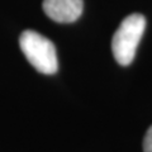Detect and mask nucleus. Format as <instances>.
Wrapping results in <instances>:
<instances>
[{
    "instance_id": "f257e3e1",
    "label": "nucleus",
    "mask_w": 152,
    "mask_h": 152,
    "mask_svg": "<svg viewBox=\"0 0 152 152\" xmlns=\"http://www.w3.org/2000/svg\"><path fill=\"white\" fill-rule=\"evenodd\" d=\"M19 46L28 62L38 72L51 75L58 69L55 45L38 32L32 29L24 31L19 37Z\"/></svg>"
},
{
    "instance_id": "f03ea898",
    "label": "nucleus",
    "mask_w": 152,
    "mask_h": 152,
    "mask_svg": "<svg viewBox=\"0 0 152 152\" xmlns=\"http://www.w3.org/2000/svg\"><path fill=\"white\" fill-rule=\"evenodd\" d=\"M145 28L146 19L142 14H131L122 20L112 39L113 56L119 65L127 66L133 61Z\"/></svg>"
},
{
    "instance_id": "7ed1b4c3",
    "label": "nucleus",
    "mask_w": 152,
    "mask_h": 152,
    "mask_svg": "<svg viewBox=\"0 0 152 152\" xmlns=\"http://www.w3.org/2000/svg\"><path fill=\"white\" fill-rule=\"evenodd\" d=\"M46 15L57 23H72L83 14V0H43Z\"/></svg>"
},
{
    "instance_id": "20e7f679",
    "label": "nucleus",
    "mask_w": 152,
    "mask_h": 152,
    "mask_svg": "<svg viewBox=\"0 0 152 152\" xmlns=\"http://www.w3.org/2000/svg\"><path fill=\"white\" fill-rule=\"evenodd\" d=\"M143 152H152V126L146 132L143 138Z\"/></svg>"
}]
</instances>
